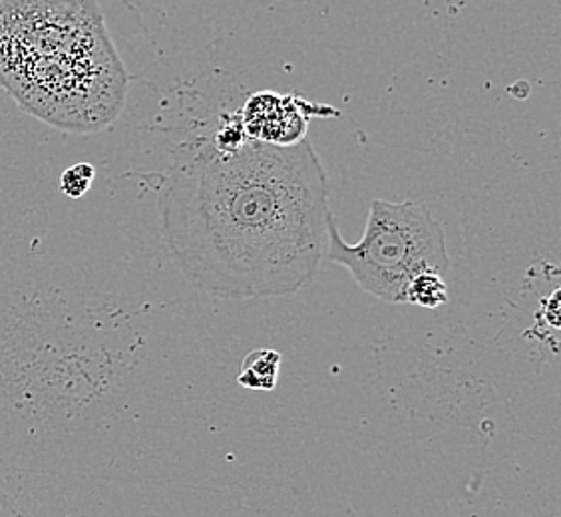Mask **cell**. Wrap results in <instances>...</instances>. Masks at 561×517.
<instances>
[{
  "label": "cell",
  "mask_w": 561,
  "mask_h": 517,
  "mask_svg": "<svg viewBox=\"0 0 561 517\" xmlns=\"http://www.w3.org/2000/svg\"><path fill=\"white\" fill-rule=\"evenodd\" d=\"M162 233L197 291L224 301L289 297L327 255L329 180L313 143H184L158 185Z\"/></svg>",
  "instance_id": "obj_1"
},
{
  "label": "cell",
  "mask_w": 561,
  "mask_h": 517,
  "mask_svg": "<svg viewBox=\"0 0 561 517\" xmlns=\"http://www.w3.org/2000/svg\"><path fill=\"white\" fill-rule=\"evenodd\" d=\"M0 88L66 134L112 126L128 72L98 0H0Z\"/></svg>",
  "instance_id": "obj_2"
},
{
  "label": "cell",
  "mask_w": 561,
  "mask_h": 517,
  "mask_svg": "<svg viewBox=\"0 0 561 517\" xmlns=\"http://www.w3.org/2000/svg\"><path fill=\"white\" fill-rule=\"evenodd\" d=\"M327 257L348 271L363 291L392 305L407 302V287L422 271H450L443 223L416 202L373 199L355 245L346 243L331 217Z\"/></svg>",
  "instance_id": "obj_3"
},
{
  "label": "cell",
  "mask_w": 561,
  "mask_h": 517,
  "mask_svg": "<svg viewBox=\"0 0 561 517\" xmlns=\"http://www.w3.org/2000/svg\"><path fill=\"white\" fill-rule=\"evenodd\" d=\"M245 136L251 140L293 146L305 140L309 118L297 97L261 92L249 97L239 114Z\"/></svg>",
  "instance_id": "obj_4"
},
{
  "label": "cell",
  "mask_w": 561,
  "mask_h": 517,
  "mask_svg": "<svg viewBox=\"0 0 561 517\" xmlns=\"http://www.w3.org/2000/svg\"><path fill=\"white\" fill-rule=\"evenodd\" d=\"M279 351L273 348H255L248 353L239 368V387L248 390H275L279 382L280 370Z\"/></svg>",
  "instance_id": "obj_5"
},
{
  "label": "cell",
  "mask_w": 561,
  "mask_h": 517,
  "mask_svg": "<svg viewBox=\"0 0 561 517\" xmlns=\"http://www.w3.org/2000/svg\"><path fill=\"white\" fill-rule=\"evenodd\" d=\"M448 297L450 292L444 275L436 271H422L416 277H412L407 287V302L426 307V309L443 307L448 302Z\"/></svg>",
  "instance_id": "obj_6"
},
{
  "label": "cell",
  "mask_w": 561,
  "mask_h": 517,
  "mask_svg": "<svg viewBox=\"0 0 561 517\" xmlns=\"http://www.w3.org/2000/svg\"><path fill=\"white\" fill-rule=\"evenodd\" d=\"M96 177V168L92 163H76L72 168H68L62 177H60V192L66 197L80 199L90 192V185Z\"/></svg>",
  "instance_id": "obj_7"
}]
</instances>
